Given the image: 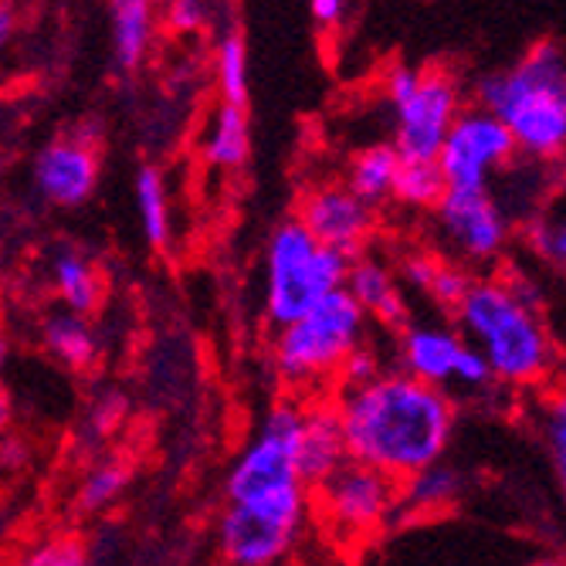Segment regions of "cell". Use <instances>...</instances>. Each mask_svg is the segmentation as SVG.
Instances as JSON below:
<instances>
[{"label": "cell", "instance_id": "1", "mask_svg": "<svg viewBox=\"0 0 566 566\" xmlns=\"http://www.w3.org/2000/svg\"><path fill=\"white\" fill-rule=\"evenodd\" d=\"M346 451L397 482L444 458L454 434V403L444 387L424 384L403 370L346 387L336 400Z\"/></svg>", "mask_w": 566, "mask_h": 566}, {"label": "cell", "instance_id": "2", "mask_svg": "<svg viewBox=\"0 0 566 566\" xmlns=\"http://www.w3.org/2000/svg\"><path fill=\"white\" fill-rule=\"evenodd\" d=\"M475 95L505 123L516 153L543 164L566 157V59L556 44L543 41L512 69L485 75Z\"/></svg>", "mask_w": 566, "mask_h": 566}, {"label": "cell", "instance_id": "3", "mask_svg": "<svg viewBox=\"0 0 566 566\" xmlns=\"http://www.w3.org/2000/svg\"><path fill=\"white\" fill-rule=\"evenodd\" d=\"M451 316L465 339L485 353L495 380L530 387L546 377L553 343L539 319V305H530L509 282L472 279Z\"/></svg>", "mask_w": 566, "mask_h": 566}, {"label": "cell", "instance_id": "4", "mask_svg": "<svg viewBox=\"0 0 566 566\" xmlns=\"http://www.w3.org/2000/svg\"><path fill=\"white\" fill-rule=\"evenodd\" d=\"M302 424V403L279 400L262 428L244 444L238 461L228 472L224 492L228 502L254 505L285 516L292 523H305L308 512V485L298 479L295 465V441Z\"/></svg>", "mask_w": 566, "mask_h": 566}, {"label": "cell", "instance_id": "5", "mask_svg": "<svg viewBox=\"0 0 566 566\" xmlns=\"http://www.w3.org/2000/svg\"><path fill=\"white\" fill-rule=\"evenodd\" d=\"M367 339V313L346 285L326 292L275 336V370L289 387L336 377L346 353Z\"/></svg>", "mask_w": 566, "mask_h": 566}, {"label": "cell", "instance_id": "6", "mask_svg": "<svg viewBox=\"0 0 566 566\" xmlns=\"http://www.w3.org/2000/svg\"><path fill=\"white\" fill-rule=\"evenodd\" d=\"M353 254L319 244L302 228V221H285L272 231L265 248V316L269 323L289 326L305 308H313L326 292L346 282Z\"/></svg>", "mask_w": 566, "mask_h": 566}, {"label": "cell", "instance_id": "7", "mask_svg": "<svg viewBox=\"0 0 566 566\" xmlns=\"http://www.w3.org/2000/svg\"><path fill=\"white\" fill-rule=\"evenodd\" d=\"M400 482L364 461H343V465L316 485V505L323 520L339 536H367L380 530L397 512Z\"/></svg>", "mask_w": 566, "mask_h": 566}, {"label": "cell", "instance_id": "8", "mask_svg": "<svg viewBox=\"0 0 566 566\" xmlns=\"http://www.w3.org/2000/svg\"><path fill=\"white\" fill-rule=\"evenodd\" d=\"M516 157V139L499 116L489 109H461L438 149V167L448 187H489L492 174H499Z\"/></svg>", "mask_w": 566, "mask_h": 566}, {"label": "cell", "instance_id": "9", "mask_svg": "<svg viewBox=\"0 0 566 566\" xmlns=\"http://www.w3.org/2000/svg\"><path fill=\"white\" fill-rule=\"evenodd\" d=\"M438 228L465 262H492L509 241V218L489 187H448L438 203Z\"/></svg>", "mask_w": 566, "mask_h": 566}, {"label": "cell", "instance_id": "10", "mask_svg": "<svg viewBox=\"0 0 566 566\" xmlns=\"http://www.w3.org/2000/svg\"><path fill=\"white\" fill-rule=\"evenodd\" d=\"M394 146L400 160H438V149L461 113V92L448 75H421L418 88L397 102Z\"/></svg>", "mask_w": 566, "mask_h": 566}, {"label": "cell", "instance_id": "11", "mask_svg": "<svg viewBox=\"0 0 566 566\" xmlns=\"http://www.w3.org/2000/svg\"><path fill=\"white\" fill-rule=\"evenodd\" d=\"M302 533V523H292L275 512L228 502L221 526H218V546L228 563L238 566H269L292 553L295 539Z\"/></svg>", "mask_w": 566, "mask_h": 566}, {"label": "cell", "instance_id": "12", "mask_svg": "<svg viewBox=\"0 0 566 566\" xmlns=\"http://www.w3.org/2000/svg\"><path fill=\"white\" fill-rule=\"evenodd\" d=\"M298 221L319 244L356 254L374 231V208L346 184H323L302 197Z\"/></svg>", "mask_w": 566, "mask_h": 566}, {"label": "cell", "instance_id": "13", "mask_svg": "<svg viewBox=\"0 0 566 566\" xmlns=\"http://www.w3.org/2000/svg\"><path fill=\"white\" fill-rule=\"evenodd\" d=\"M98 157L95 146L82 139H55L34 157V187L59 208H78L95 190Z\"/></svg>", "mask_w": 566, "mask_h": 566}, {"label": "cell", "instance_id": "14", "mask_svg": "<svg viewBox=\"0 0 566 566\" xmlns=\"http://www.w3.org/2000/svg\"><path fill=\"white\" fill-rule=\"evenodd\" d=\"M343 461H349L346 451V434H343V418L339 407L329 400L302 407V424H298V441H295V465L298 479L313 492L319 482H326Z\"/></svg>", "mask_w": 566, "mask_h": 566}, {"label": "cell", "instance_id": "15", "mask_svg": "<svg viewBox=\"0 0 566 566\" xmlns=\"http://www.w3.org/2000/svg\"><path fill=\"white\" fill-rule=\"evenodd\" d=\"M465 346L458 329L444 323H415L410 319L397 333V370L418 377L434 387H448L458 353Z\"/></svg>", "mask_w": 566, "mask_h": 566}, {"label": "cell", "instance_id": "16", "mask_svg": "<svg viewBox=\"0 0 566 566\" xmlns=\"http://www.w3.org/2000/svg\"><path fill=\"white\" fill-rule=\"evenodd\" d=\"M343 285L359 302V308L367 313V319H374L380 329L400 333L410 323V302H407L397 275L384 262H377V259H356V254H353Z\"/></svg>", "mask_w": 566, "mask_h": 566}, {"label": "cell", "instance_id": "17", "mask_svg": "<svg viewBox=\"0 0 566 566\" xmlns=\"http://www.w3.org/2000/svg\"><path fill=\"white\" fill-rule=\"evenodd\" d=\"M113 14V55L123 72L143 65L153 41V0H109Z\"/></svg>", "mask_w": 566, "mask_h": 566}, {"label": "cell", "instance_id": "18", "mask_svg": "<svg viewBox=\"0 0 566 566\" xmlns=\"http://www.w3.org/2000/svg\"><path fill=\"white\" fill-rule=\"evenodd\" d=\"M397 167H400V153H397L394 143L367 146L364 153H356V157H353L349 174H346V187L359 200H367L370 208H377V203L390 200Z\"/></svg>", "mask_w": 566, "mask_h": 566}, {"label": "cell", "instance_id": "19", "mask_svg": "<svg viewBox=\"0 0 566 566\" xmlns=\"http://www.w3.org/2000/svg\"><path fill=\"white\" fill-rule=\"evenodd\" d=\"M203 153H208L211 167H221V170L244 167L248 153H251V126H248L244 106L221 102L211 119V133L203 139Z\"/></svg>", "mask_w": 566, "mask_h": 566}, {"label": "cell", "instance_id": "20", "mask_svg": "<svg viewBox=\"0 0 566 566\" xmlns=\"http://www.w3.org/2000/svg\"><path fill=\"white\" fill-rule=\"evenodd\" d=\"M44 346L72 370L92 367L98 356L95 329L88 326V319L82 313H72V308H65V313H51L44 319Z\"/></svg>", "mask_w": 566, "mask_h": 566}, {"label": "cell", "instance_id": "21", "mask_svg": "<svg viewBox=\"0 0 566 566\" xmlns=\"http://www.w3.org/2000/svg\"><path fill=\"white\" fill-rule=\"evenodd\" d=\"M461 492V475L441 461L434 465L418 469L415 475L400 479V495H397V509L407 512H438L444 505H451Z\"/></svg>", "mask_w": 566, "mask_h": 566}, {"label": "cell", "instance_id": "22", "mask_svg": "<svg viewBox=\"0 0 566 566\" xmlns=\"http://www.w3.org/2000/svg\"><path fill=\"white\" fill-rule=\"evenodd\" d=\"M136 211L143 221V234L153 248H167L174 234L167 180L157 167H139L136 174Z\"/></svg>", "mask_w": 566, "mask_h": 566}, {"label": "cell", "instance_id": "23", "mask_svg": "<svg viewBox=\"0 0 566 566\" xmlns=\"http://www.w3.org/2000/svg\"><path fill=\"white\" fill-rule=\"evenodd\" d=\"M51 279H55V289L65 302V308L72 313H95L98 298H102V282L98 272L92 269V262H85L75 251H62L55 254V265H51Z\"/></svg>", "mask_w": 566, "mask_h": 566}, {"label": "cell", "instance_id": "24", "mask_svg": "<svg viewBox=\"0 0 566 566\" xmlns=\"http://www.w3.org/2000/svg\"><path fill=\"white\" fill-rule=\"evenodd\" d=\"M444 190L448 184L438 160H400L390 200L403 203V208H434Z\"/></svg>", "mask_w": 566, "mask_h": 566}, {"label": "cell", "instance_id": "25", "mask_svg": "<svg viewBox=\"0 0 566 566\" xmlns=\"http://www.w3.org/2000/svg\"><path fill=\"white\" fill-rule=\"evenodd\" d=\"M218 88L221 102H234V106H248V48L241 34H224L214 55Z\"/></svg>", "mask_w": 566, "mask_h": 566}, {"label": "cell", "instance_id": "26", "mask_svg": "<svg viewBox=\"0 0 566 566\" xmlns=\"http://www.w3.org/2000/svg\"><path fill=\"white\" fill-rule=\"evenodd\" d=\"M539 424H543V441H546L549 465H553V475H556V485H559V495H563V505H566V390L553 394L543 403Z\"/></svg>", "mask_w": 566, "mask_h": 566}, {"label": "cell", "instance_id": "27", "mask_svg": "<svg viewBox=\"0 0 566 566\" xmlns=\"http://www.w3.org/2000/svg\"><path fill=\"white\" fill-rule=\"evenodd\" d=\"M129 482V469L123 465V461H106V465H98L85 475L82 489H78V509L82 512H102L109 509L123 489Z\"/></svg>", "mask_w": 566, "mask_h": 566}, {"label": "cell", "instance_id": "28", "mask_svg": "<svg viewBox=\"0 0 566 566\" xmlns=\"http://www.w3.org/2000/svg\"><path fill=\"white\" fill-rule=\"evenodd\" d=\"M451 384H458L461 390H489L495 384L492 364L485 359V353L479 346H472L469 339H465V346H461V353H458Z\"/></svg>", "mask_w": 566, "mask_h": 566}, {"label": "cell", "instance_id": "29", "mask_svg": "<svg viewBox=\"0 0 566 566\" xmlns=\"http://www.w3.org/2000/svg\"><path fill=\"white\" fill-rule=\"evenodd\" d=\"M469 285H472V275H469L465 269L438 262V269H434V275H431L424 295H428L434 305H441V308H448V313H454V305L461 302V295L469 292Z\"/></svg>", "mask_w": 566, "mask_h": 566}, {"label": "cell", "instance_id": "30", "mask_svg": "<svg viewBox=\"0 0 566 566\" xmlns=\"http://www.w3.org/2000/svg\"><path fill=\"white\" fill-rule=\"evenodd\" d=\"M384 374V364H380V356H377V349H370L367 346V339L359 343L353 353H346V359L339 364V370H336V380L343 384V390L346 387H359V384H367V380H374V377H380Z\"/></svg>", "mask_w": 566, "mask_h": 566}, {"label": "cell", "instance_id": "31", "mask_svg": "<svg viewBox=\"0 0 566 566\" xmlns=\"http://www.w3.org/2000/svg\"><path fill=\"white\" fill-rule=\"evenodd\" d=\"M85 559L88 549L78 539H48L24 556V563L31 566H82Z\"/></svg>", "mask_w": 566, "mask_h": 566}, {"label": "cell", "instance_id": "32", "mask_svg": "<svg viewBox=\"0 0 566 566\" xmlns=\"http://www.w3.org/2000/svg\"><path fill=\"white\" fill-rule=\"evenodd\" d=\"M530 244L543 259L566 265V221H536L530 228Z\"/></svg>", "mask_w": 566, "mask_h": 566}, {"label": "cell", "instance_id": "33", "mask_svg": "<svg viewBox=\"0 0 566 566\" xmlns=\"http://www.w3.org/2000/svg\"><path fill=\"white\" fill-rule=\"evenodd\" d=\"M208 21V4L203 0H170L167 4V24L180 34L200 31Z\"/></svg>", "mask_w": 566, "mask_h": 566}, {"label": "cell", "instance_id": "34", "mask_svg": "<svg viewBox=\"0 0 566 566\" xmlns=\"http://www.w3.org/2000/svg\"><path fill=\"white\" fill-rule=\"evenodd\" d=\"M434 269H438V259L434 254H410V259H403V265H400V275H403V282L410 285V289H418L421 295L428 292V282H431V275H434Z\"/></svg>", "mask_w": 566, "mask_h": 566}, {"label": "cell", "instance_id": "35", "mask_svg": "<svg viewBox=\"0 0 566 566\" xmlns=\"http://www.w3.org/2000/svg\"><path fill=\"white\" fill-rule=\"evenodd\" d=\"M418 82H421V72L418 69H410V65H397V69H390V75H387V95H390V102L397 106V102H403L410 92L418 88Z\"/></svg>", "mask_w": 566, "mask_h": 566}, {"label": "cell", "instance_id": "36", "mask_svg": "<svg viewBox=\"0 0 566 566\" xmlns=\"http://www.w3.org/2000/svg\"><path fill=\"white\" fill-rule=\"evenodd\" d=\"M123 397L119 394H109V397H102L98 403H95V415H92V421L98 424V431H109L119 418H123Z\"/></svg>", "mask_w": 566, "mask_h": 566}, {"label": "cell", "instance_id": "37", "mask_svg": "<svg viewBox=\"0 0 566 566\" xmlns=\"http://www.w3.org/2000/svg\"><path fill=\"white\" fill-rule=\"evenodd\" d=\"M308 11H313V18L323 24V28H333L343 21L346 14V0H308Z\"/></svg>", "mask_w": 566, "mask_h": 566}, {"label": "cell", "instance_id": "38", "mask_svg": "<svg viewBox=\"0 0 566 566\" xmlns=\"http://www.w3.org/2000/svg\"><path fill=\"white\" fill-rule=\"evenodd\" d=\"M0 461H4L8 469H21L24 461H28V448L21 438L8 434V431H0Z\"/></svg>", "mask_w": 566, "mask_h": 566}, {"label": "cell", "instance_id": "39", "mask_svg": "<svg viewBox=\"0 0 566 566\" xmlns=\"http://www.w3.org/2000/svg\"><path fill=\"white\" fill-rule=\"evenodd\" d=\"M11 421H14V400H11V394L4 390V384H0V431H8Z\"/></svg>", "mask_w": 566, "mask_h": 566}, {"label": "cell", "instance_id": "40", "mask_svg": "<svg viewBox=\"0 0 566 566\" xmlns=\"http://www.w3.org/2000/svg\"><path fill=\"white\" fill-rule=\"evenodd\" d=\"M8 367V336H4V326H0V374Z\"/></svg>", "mask_w": 566, "mask_h": 566}, {"label": "cell", "instance_id": "41", "mask_svg": "<svg viewBox=\"0 0 566 566\" xmlns=\"http://www.w3.org/2000/svg\"><path fill=\"white\" fill-rule=\"evenodd\" d=\"M8 34H11V14H8V11H0V44L8 41Z\"/></svg>", "mask_w": 566, "mask_h": 566}, {"label": "cell", "instance_id": "42", "mask_svg": "<svg viewBox=\"0 0 566 566\" xmlns=\"http://www.w3.org/2000/svg\"><path fill=\"white\" fill-rule=\"evenodd\" d=\"M0 262H4V238H0Z\"/></svg>", "mask_w": 566, "mask_h": 566}]
</instances>
